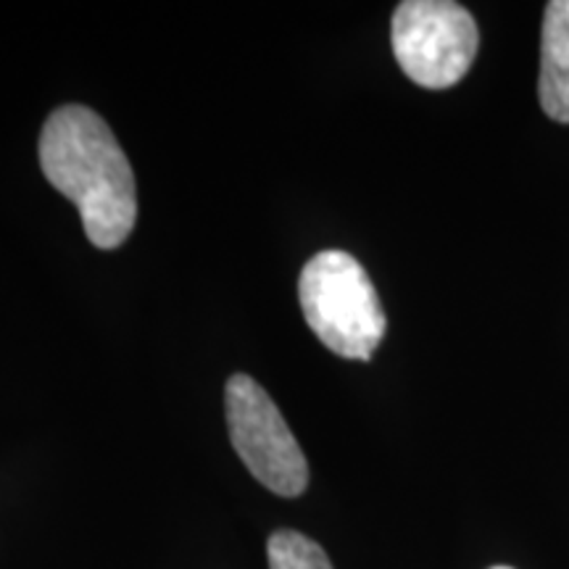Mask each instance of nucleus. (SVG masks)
<instances>
[{
    "label": "nucleus",
    "mask_w": 569,
    "mask_h": 569,
    "mask_svg": "<svg viewBox=\"0 0 569 569\" xmlns=\"http://www.w3.org/2000/svg\"><path fill=\"white\" fill-rule=\"evenodd\" d=\"M46 180L80 209L84 234L103 251L130 238L138 219V188L111 127L84 106H63L40 134Z\"/></svg>",
    "instance_id": "obj_1"
},
{
    "label": "nucleus",
    "mask_w": 569,
    "mask_h": 569,
    "mask_svg": "<svg viewBox=\"0 0 569 569\" xmlns=\"http://www.w3.org/2000/svg\"><path fill=\"white\" fill-rule=\"evenodd\" d=\"M298 298L306 325L332 353L369 361L386 336V311L365 267L346 251H322L303 267Z\"/></svg>",
    "instance_id": "obj_2"
},
{
    "label": "nucleus",
    "mask_w": 569,
    "mask_h": 569,
    "mask_svg": "<svg viewBox=\"0 0 569 569\" xmlns=\"http://www.w3.org/2000/svg\"><path fill=\"white\" fill-rule=\"evenodd\" d=\"M390 42L398 67L427 90L465 80L480 48L472 13L451 0H403L393 11Z\"/></svg>",
    "instance_id": "obj_3"
},
{
    "label": "nucleus",
    "mask_w": 569,
    "mask_h": 569,
    "mask_svg": "<svg viewBox=\"0 0 569 569\" xmlns=\"http://www.w3.org/2000/svg\"><path fill=\"white\" fill-rule=\"evenodd\" d=\"M224 407L230 440L248 472L277 496H301L309 486V465L272 396L253 377L232 375Z\"/></svg>",
    "instance_id": "obj_4"
},
{
    "label": "nucleus",
    "mask_w": 569,
    "mask_h": 569,
    "mask_svg": "<svg viewBox=\"0 0 569 569\" xmlns=\"http://www.w3.org/2000/svg\"><path fill=\"white\" fill-rule=\"evenodd\" d=\"M538 98L546 117L569 124V0H551L546 6Z\"/></svg>",
    "instance_id": "obj_5"
},
{
    "label": "nucleus",
    "mask_w": 569,
    "mask_h": 569,
    "mask_svg": "<svg viewBox=\"0 0 569 569\" xmlns=\"http://www.w3.org/2000/svg\"><path fill=\"white\" fill-rule=\"evenodd\" d=\"M269 569H332L325 549L296 530H277L267 543Z\"/></svg>",
    "instance_id": "obj_6"
},
{
    "label": "nucleus",
    "mask_w": 569,
    "mask_h": 569,
    "mask_svg": "<svg viewBox=\"0 0 569 569\" xmlns=\"http://www.w3.org/2000/svg\"><path fill=\"white\" fill-rule=\"evenodd\" d=\"M490 569H515V567H490Z\"/></svg>",
    "instance_id": "obj_7"
}]
</instances>
